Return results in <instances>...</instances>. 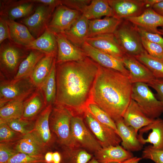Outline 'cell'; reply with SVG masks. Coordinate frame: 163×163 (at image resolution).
I'll return each mask as SVG.
<instances>
[{"instance_id": "obj_1", "label": "cell", "mask_w": 163, "mask_h": 163, "mask_svg": "<svg viewBox=\"0 0 163 163\" xmlns=\"http://www.w3.org/2000/svg\"><path fill=\"white\" fill-rule=\"evenodd\" d=\"M100 65L87 56L78 61L56 63V93L55 105L73 113H84Z\"/></svg>"}, {"instance_id": "obj_2", "label": "cell", "mask_w": 163, "mask_h": 163, "mask_svg": "<svg viewBox=\"0 0 163 163\" xmlns=\"http://www.w3.org/2000/svg\"><path fill=\"white\" fill-rule=\"evenodd\" d=\"M132 88V84L128 76L100 65L89 102L97 105L115 122L122 117L129 104Z\"/></svg>"}, {"instance_id": "obj_3", "label": "cell", "mask_w": 163, "mask_h": 163, "mask_svg": "<svg viewBox=\"0 0 163 163\" xmlns=\"http://www.w3.org/2000/svg\"><path fill=\"white\" fill-rule=\"evenodd\" d=\"M1 73L7 77L16 75L21 62L28 56L30 50L7 39L0 44Z\"/></svg>"}, {"instance_id": "obj_4", "label": "cell", "mask_w": 163, "mask_h": 163, "mask_svg": "<svg viewBox=\"0 0 163 163\" xmlns=\"http://www.w3.org/2000/svg\"><path fill=\"white\" fill-rule=\"evenodd\" d=\"M37 88L30 77L17 80L3 79L0 82V107L9 102L25 100Z\"/></svg>"}, {"instance_id": "obj_5", "label": "cell", "mask_w": 163, "mask_h": 163, "mask_svg": "<svg viewBox=\"0 0 163 163\" xmlns=\"http://www.w3.org/2000/svg\"><path fill=\"white\" fill-rule=\"evenodd\" d=\"M74 114L69 109L55 105L49 118L51 131L56 135L62 145L73 149L71 132V122Z\"/></svg>"}, {"instance_id": "obj_6", "label": "cell", "mask_w": 163, "mask_h": 163, "mask_svg": "<svg viewBox=\"0 0 163 163\" xmlns=\"http://www.w3.org/2000/svg\"><path fill=\"white\" fill-rule=\"evenodd\" d=\"M131 98L151 119L159 118L163 113V105L146 83L138 82L132 84Z\"/></svg>"}, {"instance_id": "obj_7", "label": "cell", "mask_w": 163, "mask_h": 163, "mask_svg": "<svg viewBox=\"0 0 163 163\" xmlns=\"http://www.w3.org/2000/svg\"><path fill=\"white\" fill-rule=\"evenodd\" d=\"M113 34L125 53L135 56L145 51L141 36L136 26L128 20L123 19Z\"/></svg>"}, {"instance_id": "obj_8", "label": "cell", "mask_w": 163, "mask_h": 163, "mask_svg": "<svg viewBox=\"0 0 163 163\" xmlns=\"http://www.w3.org/2000/svg\"><path fill=\"white\" fill-rule=\"evenodd\" d=\"M71 132L73 149L81 147L95 153L102 148L79 116H73L72 118Z\"/></svg>"}, {"instance_id": "obj_9", "label": "cell", "mask_w": 163, "mask_h": 163, "mask_svg": "<svg viewBox=\"0 0 163 163\" xmlns=\"http://www.w3.org/2000/svg\"><path fill=\"white\" fill-rule=\"evenodd\" d=\"M55 10L43 4H37L33 13L22 19L20 22L27 27L33 36L37 39L47 28Z\"/></svg>"}, {"instance_id": "obj_10", "label": "cell", "mask_w": 163, "mask_h": 163, "mask_svg": "<svg viewBox=\"0 0 163 163\" xmlns=\"http://www.w3.org/2000/svg\"><path fill=\"white\" fill-rule=\"evenodd\" d=\"M84 114L87 125L102 147L119 145L121 143L120 137L113 129L98 122L86 109Z\"/></svg>"}, {"instance_id": "obj_11", "label": "cell", "mask_w": 163, "mask_h": 163, "mask_svg": "<svg viewBox=\"0 0 163 163\" xmlns=\"http://www.w3.org/2000/svg\"><path fill=\"white\" fill-rule=\"evenodd\" d=\"M37 5L33 0H0V16L10 20L22 19L33 14Z\"/></svg>"}, {"instance_id": "obj_12", "label": "cell", "mask_w": 163, "mask_h": 163, "mask_svg": "<svg viewBox=\"0 0 163 163\" xmlns=\"http://www.w3.org/2000/svg\"><path fill=\"white\" fill-rule=\"evenodd\" d=\"M82 14L80 11L61 4L55 9L47 28L53 33L68 29Z\"/></svg>"}, {"instance_id": "obj_13", "label": "cell", "mask_w": 163, "mask_h": 163, "mask_svg": "<svg viewBox=\"0 0 163 163\" xmlns=\"http://www.w3.org/2000/svg\"><path fill=\"white\" fill-rule=\"evenodd\" d=\"M81 48L87 56L101 66L116 70L129 77V71L120 59L94 47L86 41L82 44Z\"/></svg>"}, {"instance_id": "obj_14", "label": "cell", "mask_w": 163, "mask_h": 163, "mask_svg": "<svg viewBox=\"0 0 163 163\" xmlns=\"http://www.w3.org/2000/svg\"><path fill=\"white\" fill-rule=\"evenodd\" d=\"M137 137L142 145L152 144L155 149L163 150V119L158 118L138 131Z\"/></svg>"}, {"instance_id": "obj_15", "label": "cell", "mask_w": 163, "mask_h": 163, "mask_svg": "<svg viewBox=\"0 0 163 163\" xmlns=\"http://www.w3.org/2000/svg\"><path fill=\"white\" fill-rule=\"evenodd\" d=\"M57 43L56 63L82 60L87 56L80 47L70 42L62 33L54 34Z\"/></svg>"}, {"instance_id": "obj_16", "label": "cell", "mask_w": 163, "mask_h": 163, "mask_svg": "<svg viewBox=\"0 0 163 163\" xmlns=\"http://www.w3.org/2000/svg\"><path fill=\"white\" fill-rule=\"evenodd\" d=\"M121 61L129 72L128 77L132 84L141 82L148 84L155 79L151 71L134 56L125 53Z\"/></svg>"}, {"instance_id": "obj_17", "label": "cell", "mask_w": 163, "mask_h": 163, "mask_svg": "<svg viewBox=\"0 0 163 163\" xmlns=\"http://www.w3.org/2000/svg\"><path fill=\"white\" fill-rule=\"evenodd\" d=\"M114 17L120 19L139 16L147 8L144 0H107Z\"/></svg>"}, {"instance_id": "obj_18", "label": "cell", "mask_w": 163, "mask_h": 163, "mask_svg": "<svg viewBox=\"0 0 163 163\" xmlns=\"http://www.w3.org/2000/svg\"><path fill=\"white\" fill-rule=\"evenodd\" d=\"M124 19L148 32L162 35L158 28L163 27V16L157 13L152 8H147L139 16Z\"/></svg>"}, {"instance_id": "obj_19", "label": "cell", "mask_w": 163, "mask_h": 163, "mask_svg": "<svg viewBox=\"0 0 163 163\" xmlns=\"http://www.w3.org/2000/svg\"><path fill=\"white\" fill-rule=\"evenodd\" d=\"M18 152L34 156H44L47 147L33 130L23 135L15 143Z\"/></svg>"}, {"instance_id": "obj_20", "label": "cell", "mask_w": 163, "mask_h": 163, "mask_svg": "<svg viewBox=\"0 0 163 163\" xmlns=\"http://www.w3.org/2000/svg\"><path fill=\"white\" fill-rule=\"evenodd\" d=\"M85 41L94 47L108 53L121 61L125 53L118 43L113 34L88 37Z\"/></svg>"}, {"instance_id": "obj_21", "label": "cell", "mask_w": 163, "mask_h": 163, "mask_svg": "<svg viewBox=\"0 0 163 163\" xmlns=\"http://www.w3.org/2000/svg\"><path fill=\"white\" fill-rule=\"evenodd\" d=\"M125 123L133 128L138 133L141 128L151 123L154 120L148 117L140 109L137 103L131 99L122 116Z\"/></svg>"}, {"instance_id": "obj_22", "label": "cell", "mask_w": 163, "mask_h": 163, "mask_svg": "<svg viewBox=\"0 0 163 163\" xmlns=\"http://www.w3.org/2000/svg\"><path fill=\"white\" fill-rule=\"evenodd\" d=\"M115 124L118 134L121 140L122 146L130 152H136L141 150L143 145L139 141L138 133L132 127L126 125L122 117L116 120Z\"/></svg>"}, {"instance_id": "obj_23", "label": "cell", "mask_w": 163, "mask_h": 163, "mask_svg": "<svg viewBox=\"0 0 163 163\" xmlns=\"http://www.w3.org/2000/svg\"><path fill=\"white\" fill-rule=\"evenodd\" d=\"M89 21L82 14L68 29L62 33L72 43L81 47L89 37Z\"/></svg>"}, {"instance_id": "obj_24", "label": "cell", "mask_w": 163, "mask_h": 163, "mask_svg": "<svg viewBox=\"0 0 163 163\" xmlns=\"http://www.w3.org/2000/svg\"><path fill=\"white\" fill-rule=\"evenodd\" d=\"M94 155V158L101 163L122 162L134 157L131 152L120 145L102 147Z\"/></svg>"}, {"instance_id": "obj_25", "label": "cell", "mask_w": 163, "mask_h": 163, "mask_svg": "<svg viewBox=\"0 0 163 163\" xmlns=\"http://www.w3.org/2000/svg\"><path fill=\"white\" fill-rule=\"evenodd\" d=\"M52 108V104H50L41 111L36 118L33 130L47 148L53 141L49 124L50 117Z\"/></svg>"}, {"instance_id": "obj_26", "label": "cell", "mask_w": 163, "mask_h": 163, "mask_svg": "<svg viewBox=\"0 0 163 163\" xmlns=\"http://www.w3.org/2000/svg\"><path fill=\"white\" fill-rule=\"evenodd\" d=\"M46 107L40 89L36 91L24 101V108L21 118L33 121Z\"/></svg>"}, {"instance_id": "obj_27", "label": "cell", "mask_w": 163, "mask_h": 163, "mask_svg": "<svg viewBox=\"0 0 163 163\" xmlns=\"http://www.w3.org/2000/svg\"><path fill=\"white\" fill-rule=\"evenodd\" d=\"M25 47L29 50H37L46 54H54L57 56L58 46L56 36L47 28L40 37Z\"/></svg>"}, {"instance_id": "obj_28", "label": "cell", "mask_w": 163, "mask_h": 163, "mask_svg": "<svg viewBox=\"0 0 163 163\" xmlns=\"http://www.w3.org/2000/svg\"><path fill=\"white\" fill-rule=\"evenodd\" d=\"M123 20L114 17L107 16L103 19L89 20L88 37L113 34Z\"/></svg>"}, {"instance_id": "obj_29", "label": "cell", "mask_w": 163, "mask_h": 163, "mask_svg": "<svg viewBox=\"0 0 163 163\" xmlns=\"http://www.w3.org/2000/svg\"><path fill=\"white\" fill-rule=\"evenodd\" d=\"M56 56L46 54L37 65L30 77L33 84L40 88L49 75Z\"/></svg>"}, {"instance_id": "obj_30", "label": "cell", "mask_w": 163, "mask_h": 163, "mask_svg": "<svg viewBox=\"0 0 163 163\" xmlns=\"http://www.w3.org/2000/svg\"><path fill=\"white\" fill-rule=\"evenodd\" d=\"M6 20L9 27V40L13 42L25 47L35 39L25 25L15 21Z\"/></svg>"}, {"instance_id": "obj_31", "label": "cell", "mask_w": 163, "mask_h": 163, "mask_svg": "<svg viewBox=\"0 0 163 163\" xmlns=\"http://www.w3.org/2000/svg\"><path fill=\"white\" fill-rule=\"evenodd\" d=\"M82 14L89 20L99 19L103 16L114 17L107 0H92L83 10Z\"/></svg>"}, {"instance_id": "obj_32", "label": "cell", "mask_w": 163, "mask_h": 163, "mask_svg": "<svg viewBox=\"0 0 163 163\" xmlns=\"http://www.w3.org/2000/svg\"><path fill=\"white\" fill-rule=\"evenodd\" d=\"M45 55L38 50H30L28 56L21 63L12 79L17 80L30 77L37 64Z\"/></svg>"}, {"instance_id": "obj_33", "label": "cell", "mask_w": 163, "mask_h": 163, "mask_svg": "<svg viewBox=\"0 0 163 163\" xmlns=\"http://www.w3.org/2000/svg\"><path fill=\"white\" fill-rule=\"evenodd\" d=\"M56 59H54L50 72L39 88L43 95L46 106L54 103L56 93Z\"/></svg>"}, {"instance_id": "obj_34", "label": "cell", "mask_w": 163, "mask_h": 163, "mask_svg": "<svg viewBox=\"0 0 163 163\" xmlns=\"http://www.w3.org/2000/svg\"><path fill=\"white\" fill-rule=\"evenodd\" d=\"M25 100L8 102L0 107V119L8 120L22 118Z\"/></svg>"}, {"instance_id": "obj_35", "label": "cell", "mask_w": 163, "mask_h": 163, "mask_svg": "<svg viewBox=\"0 0 163 163\" xmlns=\"http://www.w3.org/2000/svg\"><path fill=\"white\" fill-rule=\"evenodd\" d=\"M134 56L151 71L155 78L163 79V61L151 56L145 50Z\"/></svg>"}, {"instance_id": "obj_36", "label": "cell", "mask_w": 163, "mask_h": 163, "mask_svg": "<svg viewBox=\"0 0 163 163\" xmlns=\"http://www.w3.org/2000/svg\"><path fill=\"white\" fill-rule=\"evenodd\" d=\"M86 108L98 122L110 127L118 135L115 122L105 111L91 102H89L88 103Z\"/></svg>"}, {"instance_id": "obj_37", "label": "cell", "mask_w": 163, "mask_h": 163, "mask_svg": "<svg viewBox=\"0 0 163 163\" xmlns=\"http://www.w3.org/2000/svg\"><path fill=\"white\" fill-rule=\"evenodd\" d=\"M0 121L7 124L12 130L24 135L32 131L34 123L33 121L26 120L22 118L8 120L0 119Z\"/></svg>"}, {"instance_id": "obj_38", "label": "cell", "mask_w": 163, "mask_h": 163, "mask_svg": "<svg viewBox=\"0 0 163 163\" xmlns=\"http://www.w3.org/2000/svg\"><path fill=\"white\" fill-rule=\"evenodd\" d=\"M23 136L12 130L5 123L0 121V142H15Z\"/></svg>"}, {"instance_id": "obj_39", "label": "cell", "mask_w": 163, "mask_h": 163, "mask_svg": "<svg viewBox=\"0 0 163 163\" xmlns=\"http://www.w3.org/2000/svg\"><path fill=\"white\" fill-rule=\"evenodd\" d=\"M6 163H46L44 156H34L18 152L12 157Z\"/></svg>"}, {"instance_id": "obj_40", "label": "cell", "mask_w": 163, "mask_h": 163, "mask_svg": "<svg viewBox=\"0 0 163 163\" xmlns=\"http://www.w3.org/2000/svg\"><path fill=\"white\" fill-rule=\"evenodd\" d=\"M141 40L143 48L150 55L163 61V48L161 46L142 37Z\"/></svg>"}, {"instance_id": "obj_41", "label": "cell", "mask_w": 163, "mask_h": 163, "mask_svg": "<svg viewBox=\"0 0 163 163\" xmlns=\"http://www.w3.org/2000/svg\"><path fill=\"white\" fill-rule=\"evenodd\" d=\"M15 142H0V163H6L12 157L18 153L15 148Z\"/></svg>"}, {"instance_id": "obj_42", "label": "cell", "mask_w": 163, "mask_h": 163, "mask_svg": "<svg viewBox=\"0 0 163 163\" xmlns=\"http://www.w3.org/2000/svg\"><path fill=\"white\" fill-rule=\"evenodd\" d=\"M142 158L151 160L155 163H163V150L155 149L149 145L142 151Z\"/></svg>"}, {"instance_id": "obj_43", "label": "cell", "mask_w": 163, "mask_h": 163, "mask_svg": "<svg viewBox=\"0 0 163 163\" xmlns=\"http://www.w3.org/2000/svg\"><path fill=\"white\" fill-rule=\"evenodd\" d=\"M90 0H61V4L69 8L82 12L85 7L91 2Z\"/></svg>"}, {"instance_id": "obj_44", "label": "cell", "mask_w": 163, "mask_h": 163, "mask_svg": "<svg viewBox=\"0 0 163 163\" xmlns=\"http://www.w3.org/2000/svg\"><path fill=\"white\" fill-rule=\"evenodd\" d=\"M136 27L141 37L161 46L163 48V38L161 35L149 32L140 28Z\"/></svg>"}, {"instance_id": "obj_45", "label": "cell", "mask_w": 163, "mask_h": 163, "mask_svg": "<svg viewBox=\"0 0 163 163\" xmlns=\"http://www.w3.org/2000/svg\"><path fill=\"white\" fill-rule=\"evenodd\" d=\"M9 31L7 20L0 16V44L7 39H9Z\"/></svg>"}, {"instance_id": "obj_46", "label": "cell", "mask_w": 163, "mask_h": 163, "mask_svg": "<svg viewBox=\"0 0 163 163\" xmlns=\"http://www.w3.org/2000/svg\"><path fill=\"white\" fill-rule=\"evenodd\" d=\"M148 85L155 91L158 99L163 106V79L155 78Z\"/></svg>"}, {"instance_id": "obj_47", "label": "cell", "mask_w": 163, "mask_h": 163, "mask_svg": "<svg viewBox=\"0 0 163 163\" xmlns=\"http://www.w3.org/2000/svg\"><path fill=\"white\" fill-rule=\"evenodd\" d=\"M76 163H88L91 158L92 155L85 150L75 152Z\"/></svg>"}, {"instance_id": "obj_48", "label": "cell", "mask_w": 163, "mask_h": 163, "mask_svg": "<svg viewBox=\"0 0 163 163\" xmlns=\"http://www.w3.org/2000/svg\"><path fill=\"white\" fill-rule=\"evenodd\" d=\"M37 4H41L48 6L54 9L61 4V0H33Z\"/></svg>"}, {"instance_id": "obj_49", "label": "cell", "mask_w": 163, "mask_h": 163, "mask_svg": "<svg viewBox=\"0 0 163 163\" xmlns=\"http://www.w3.org/2000/svg\"><path fill=\"white\" fill-rule=\"evenodd\" d=\"M152 8L157 13L163 16V0L155 4Z\"/></svg>"}, {"instance_id": "obj_50", "label": "cell", "mask_w": 163, "mask_h": 163, "mask_svg": "<svg viewBox=\"0 0 163 163\" xmlns=\"http://www.w3.org/2000/svg\"><path fill=\"white\" fill-rule=\"evenodd\" d=\"M61 156L59 152L53 153L52 163H61Z\"/></svg>"}, {"instance_id": "obj_51", "label": "cell", "mask_w": 163, "mask_h": 163, "mask_svg": "<svg viewBox=\"0 0 163 163\" xmlns=\"http://www.w3.org/2000/svg\"><path fill=\"white\" fill-rule=\"evenodd\" d=\"M161 0H144V3L147 8H152L155 4Z\"/></svg>"}, {"instance_id": "obj_52", "label": "cell", "mask_w": 163, "mask_h": 163, "mask_svg": "<svg viewBox=\"0 0 163 163\" xmlns=\"http://www.w3.org/2000/svg\"><path fill=\"white\" fill-rule=\"evenodd\" d=\"M142 159V157H133L122 162L121 163H138Z\"/></svg>"}, {"instance_id": "obj_53", "label": "cell", "mask_w": 163, "mask_h": 163, "mask_svg": "<svg viewBox=\"0 0 163 163\" xmlns=\"http://www.w3.org/2000/svg\"><path fill=\"white\" fill-rule=\"evenodd\" d=\"M53 153L52 152H47L44 155V160L46 163H52Z\"/></svg>"}, {"instance_id": "obj_54", "label": "cell", "mask_w": 163, "mask_h": 163, "mask_svg": "<svg viewBox=\"0 0 163 163\" xmlns=\"http://www.w3.org/2000/svg\"><path fill=\"white\" fill-rule=\"evenodd\" d=\"M88 163H101L98 162L94 158L92 159L91 161H90Z\"/></svg>"}, {"instance_id": "obj_55", "label": "cell", "mask_w": 163, "mask_h": 163, "mask_svg": "<svg viewBox=\"0 0 163 163\" xmlns=\"http://www.w3.org/2000/svg\"><path fill=\"white\" fill-rule=\"evenodd\" d=\"M159 31L161 33L162 35H163V27H161V28L158 29Z\"/></svg>"}, {"instance_id": "obj_56", "label": "cell", "mask_w": 163, "mask_h": 163, "mask_svg": "<svg viewBox=\"0 0 163 163\" xmlns=\"http://www.w3.org/2000/svg\"><path fill=\"white\" fill-rule=\"evenodd\" d=\"M108 163H121V162H111Z\"/></svg>"}]
</instances>
